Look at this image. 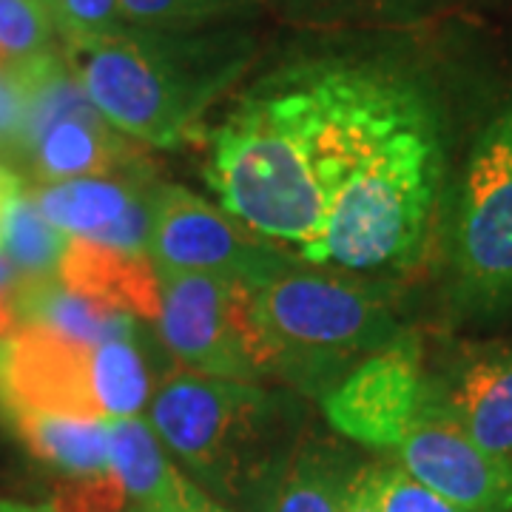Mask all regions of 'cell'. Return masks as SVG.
I'll return each mask as SVG.
<instances>
[{"mask_svg":"<svg viewBox=\"0 0 512 512\" xmlns=\"http://www.w3.org/2000/svg\"><path fill=\"white\" fill-rule=\"evenodd\" d=\"M128 512H231L228 507L217 504L211 495L202 490L200 484L188 481L183 490L165 501L146 504V507H128Z\"/></svg>","mask_w":512,"mask_h":512,"instance_id":"obj_28","label":"cell"},{"mask_svg":"<svg viewBox=\"0 0 512 512\" xmlns=\"http://www.w3.org/2000/svg\"><path fill=\"white\" fill-rule=\"evenodd\" d=\"M342 512H379L376 510V504H373V495H370V481H367V461H362V464H359L356 476H353V481H350Z\"/></svg>","mask_w":512,"mask_h":512,"instance_id":"obj_29","label":"cell"},{"mask_svg":"<svg viewBox=\"0 0 512 512\" xmlns=\"http://www.w3.org/2000/svg\"><path fill=\"white\" fill-rule=\"evenodd\" d=\"M146 254L157 274L197 271L239 285L259 282L296 259L231 217L222 205H211L177 183L157 185Z\"/></svg>","mask_w":512,"mask_h":512,"instance_id":"obj_7","label":"cell"},{"mask_svg":"<svg viewBox=\"0 0 512 512\" xmlns=\"http://www.w3.org/2000/svg\"><path fill=\"white\" fill-rule=\"evenodd\" d=\"M268 0H120V18L140 29H200L251 23Z\"/></svg>","mask_w":512,"mask_h":512,"instance_id":"obj_22","label":"cell"},{"mask_svg":"<svg viewBox=\"0 0 512 512\" xmlns=\"http://www.w3.org/2000/svg\"><path fill=\"white\" fill-rule=\"evenodd\" d=\"M461 3L464 0H268V9L302 32H367L447 20Z\"/></svg>","mask_w":512,"mask_h":512,"instance_id":"obj_16","label":"cell"},{"mask_svg":"<svg viewBox=\"0 0 512 512\" xmlns=\"http://www.w3.org/2000/svg\"><path fill=\"white\" fill-rule=\"evenodd\" d=\"M69 234L46 220L26 191L23 180L0 200V254L6 256L23 279L57 276Z\"/></svg>","mask_w":512,"mask_h":512,"instance_id":"obj_20","label":"cell"},{"mask_svg":"<svg viewBox=\"0 0 512 512\" xmlns=\"http://www.w3.org/2000/svg\"><path fill=\"white\" fill-rule=\"evenodd\" d=\"M43 3H46V6H49V9H52V12L57 15V6H60V0H43Z\"/></svg>","mask_w":512,"mask_h":512,"instance_id":"obj_32","label":"cell"},{"mask_svg":"<svg viewBox=\"0 0 512 512\" xmlns=\"http://www.w3.org/2000/svg\"><path fill=\"white\" fill-rule=\"evenodd\" d=\"M26 126V89L18 69L0 72V160H20Z\"/></svg>","mask_w":512,"mask_h":512,"instance_id":"obj_27","label":"cell"},{"mask_svg":"<svg viewBox=\"0 0 512 512\" xmlns=\"http://www.w3.org/2000/svg\"><path fill=\"white\" fill-rule=\"evenodd\" d=\"M20 279H23V276L15 271V265H12L6 256L0 254V302H6V299H15Z\"/></svg>","mask_w":512,"mask_h":512,"instance_id":"obj_30","label":"cell"},{"mask_svg":"<svg viewBox=\"0 0 512 512\" xmlns=\"http://www.w3.org/2000/svg\"><path fill=\"white\" fill-rule=\"evenodd\" d=\"M447 20L308 32L336 191L305 262L402 285L433 262L458 157L501 80Z\"/></svg>","mask_w":512,"mask_h":512,"instance_id":"obj_1","label":"cell"},{"mask_svg":"<svg viewBox=\"0 0 512 512\" xmlns=\"http://www.w3.org/2000/svg\"><path fill=\"white\" fill-rule=\"evenodd\" d=\"M367 481L379 512H464L416 481L399 461H367Z\"/></svg>","mask_w":512,"mask_h":512,"instance_id":"obj_24","label":"cell"},{"mask_svg":"<svg viewBox=\"0 0 512 512\" xmlns=\"http://www.w3.org/2000/svg\"><path fill=\"white\" fill-rule=\"evenodd\" d=\"M52 512H128V495L114 476V470L106 476L89 478H63V484L55 490V498L49 504Z\"/></svg>","mask_w":512,"mask_h":512,"instance_id":"obj_25","label":"cell"},{"mask_svg":"<svg viewBox=\"0 0 512 512\" xmlns=\"http://www.w3.org/2000/svg\"><path fill=\"white\" fill-rule=\"evenodd\" d=\"M0 512H52L49 504L46 507H29V504H18V501H0Z\"/></svg>","mask_w":512,"mask_h":512,"instance_id":"obj_31","label":"cell"},{"mask_svg":"<svg viewBox=\"0 0 512 512\" xmlns=\"http://www.w3.org/2000/svg\"><path fill=\"white\" fill-rule=\"evenodd\" d=\"M109 461L128 495V507L157 504L183 490L191 478L168 458L163 441L143 416L106 421Z\"/></svg>","mask_w":512,"mask_h":512,"instance_id":"obj_19","label":"cell"},{"mask_svg":"<svg viewBox=\"0 0 512 512\" xmlns=\"http://www.w3.org/2000/svg\"><path fill=\"white\" fill-rule=\"evenodd\" d=\"M202 177L220 205L259 237L311 254L328 220L319 174V109L288 46L245 83L208 131Z\"/></svg>","mask_w":512,"mask_h":512,"instance_id":"obj_2","label":"cell"},{"mask_svg":"<svg viewBox=\"0 0 512 512\" xmlns=\"http://www.w3.org/2000/svg\"><path fill=\"white\" fill-rule=\"evenodd\" d=\"M424 416L456 424L478 447L512 456V345L461 342L427 365Z\"/></svg>","mask_w":512,"mask_h":512,"instance_id":"obj_10","label":"cell"},{"mask_svg":"<svg viewBox=\"0 0 512 512\" xmlns=\"http://www.w3.org/2000/svg\"><path fill=\"white\" fill-rule=\"evenodd\" d=\"M55 12L43 0H0V72L55 52Z\"/></svg>","mask_w":512,"mask_h":512,"instance_id":"obj_23","label":"cell"},{"mask_svg":"<svg viewBox=\"0 0 512 512\" xmlns=\"http://www.w3.org/2000/svg\"><path fill=\"white\" fill-rule=\"evenodd\" d=\"M15 311H18V328L37 325L83 345H100L109 339L137 333L134 316L100 305L83 293L69 291L57 276L20 279Z\"/></svg>","mask_w":512,"mask_h":512,"instance_id":"obj_17","label":"cell"},{"mask_svg":"<svg viewBox=\"0 0 512 512\" xmlns=\"http://www.w3.org/2000/svg\"><path fill=\"white\" fill-rule=\"evenodd\" d=\"M55 20L63 43L114 35L126 26L120 18V0H60Z\"/></svg>","mask_w":512,"mask_h":512,"instance_id":"obj_26","label":"cell"},{"mask_svg":"<svg viewBox=\"0 0 512 512\" xmlns=\"http://www.w3.org/2000/svg\"><path fill=\"white\" fill-rule=\"evenodd\" d=\"M359 461L311 424L293 439L259 487L248 512H342Z\"/></svg>","mask_w":512,"mask_h":512,"instance_id":"obj_14","label":"cell"},{"mask_svg":"<svg viewBox=\"0 0 512 512\" xmlns=\"http://www.w3.org/2000/svg\"><path fill=\"white\" fill-rule=\"evenodd\" d=\"M410 476L464 512H512V456H495L456 424L424 416L393 450Z\"/></svg>","mask_w":512,"mask_h":512,"instance_id":"obj_13","label":"cell"},{"mask_svg":"<svg viewBox=\"0 0 512 512\" xmlns=\"http://www.w3.org/2000/svg\"><path fill=\"white\" fill-rule=\"evenodd\" d=\"M57 279L74 293H83L100 305L128 313L137 322H157L163 293L160 276L148 254L120 251L92 239L69 237Z\"/></svg>","mask_w":512,"mask_h":512,"instance_id":"obj_15","label":"cell"},{"mask_svg":"<svg viewBox=\"0 0 512 512\" xmlns=\"http://www.w3.org/2000/svg\"><path fill=\"white\" fill-rule=\"evenodd\" d=\"M148 424L194 484L248 512L308 413L288 387L180 370L151 393Z\"/></svg>","mask_w":512,"mask_h":512,"instance_id":"obj_5","label":"cell"},{"mask_svg":"<svg viewBox=\"0 0 512 512\" xmlns=\"http://www.w3.org/2000/svg\"><path fill=\"white\" fill-rule=\"evenodd\" d=\"M160 276L163 305L157 333L168 353L188 373L262 382L245 348L242 285L214 274L168 271Z\"/></svg>","mask_w":512,"mask_h":512,"instance_id":"obj_9","label":"cell"},{"mask_svg":"<svg viewBox=\"0 0 512 512\" xmlns=\"http://www.w3.org/2000/svg\"><path fill=\"white\" fill-rule=\"evenodd\" d=\"M433 265L444 322L490 328L512 316V69L467 137L441 214Z\"/></svg>","mask_w":512,"mask_h":512,"instance_id":"obj_6","label":"cell"},{"mask_svg":"<svg viewBox=\"0 0 512 512\" xmlns=\"http://www.w3.org/2000/svg\"><path fill=\"white\" fill-rule=\"evenodd\" d=\"M63 57L111 126L168 151L188 143L205 114L254 72L262 37L251 23L140 29L63 43Z\"/></svg>","mask_w":512,"mask_h":512,"instance_id":"obj_3","label":"cell"},{"mask_svg":"<svg viewBox=\"0 0 512 512\" xmlns=\"http://www.w3.org/2000/svg\"><path fill=\"white\" fill-rule=\"evenodd\" d=\"M157 185L154 165L146 163L117 174L40 183L32 188V200L40 214L69 237L146 254Z\"/></svg>","mask_w":512,"mask_h":512,"instance_id":"obj_12","label":"cell"},{"mask_svg":"<svg viewBox=\"0 0 512 512\" xmlns=\"http://www.w3.org/2000/svg\"><path fill=\"white\" fill-rule=\"evenodd\" d=\"M427 356L419 330L407 328L319 399L333 433L367 450L393 453L424 410Z\"/></svg>","mask_w":512,"mask_h":512,"instance_id":"obj_8","label":"cell"},{"mask_svg":"<svg viewBox=\"0 0 512 512\" xmlns=\"http://www.w3.org/2000/svg\"><path fill=\"white\" fill-rule=\"evenodd\" d=\"M94 345L20 325L0 342V413L35 410L103 421L92 384Z\"/></svg>","mask_w":512,"mask_h":512,"instance_id":"obj_11","label":"cell"},{"mask_svg":"<svg viewBox=\"0 0 512 512\" xmlns=\"http://www.w3.org/2000/svg\"><path fill=\"white\" fill-rule=\"evenodd\" d=\"M137 336L140 333L94 345L92 384L103 421L140 416L151 402L154 387Z\"/></svg>","mask_w":512,"mask_h":512,"instance_id":"obj_21","label":"cell"},{"mask_svg":"<svg viewBox=\"0 0 512 512\" xmlns=\"http://www.w3.org/2000/svg\"><path fill=\"white\" fill-rule=\"evenodd\" d=\"M26 450L63 478H89L111 473L106 421L9 410L3 413Z\"/></svg>","mask_w":512,"mask_h":512,"instance_id":"obj_18","label":"cell"},{"mask_svg":"<svg viewBox=\"0 0 512 512\" xmlns=\"http://www.w3.org/2000/svg\"><path fill=\"white\" fill-rule=\"evenodd\" d=\"M399 291L402 282L311 265L299 256L242 285L245 348L262 382L276 379L319 402L362 359L410 328Z\"/></svg>","mask_w":512,"mask_h":512,"instance_id":"obj_4","label":"cell"}]
</instances>
